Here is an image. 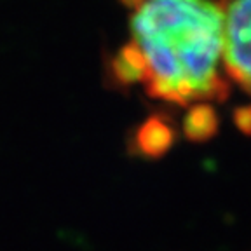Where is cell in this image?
<instances>
[{"label": "cell", "instance_id": "1", "mask_svg": "<svg viewBox=\"0 0 251 251\" xmlns=\"http://www.w3.org/2000/svg\"><path fill=\"white\" fill-rule=\"evenodd\" d=\"M147 93L176 105L225 100L224 11L209 0H143L131 20Z\"/></svg>", "mask_w": 251, "mask_h": 251}, {"label": "cell", "instance_id": "2", "mask_svg": "<svg viewBox=\"0 0 251 251\" xmlns=\"http://www.w3.org/2000/svg\"><path fill=\"white\" fill-rule=\"evenodd\" d=\"M224 67L251 93V0H232L224 14Z\"/></svg>", "mask_w": 251, "mask_h": 251}, {"label": "cell", "instance_id": "3", "mask_svg": "<svg viewBox=\"0 0 251 251\" xmlns=\"http://www.w3.org/2000/svg\"><path fill=\"white\" fill-rule=\"evenodd\" d=\"M173 143V129L166 121L159 117H150L140 126L136 133V145L140 153L155 157L164 153Z\"/></svg>", "mask_w": 251, "mask_h": 251}, {"label": "cell", "instance_id": "4", "mask_svg": "<svg viewBox=\"0 0 251 251\" xmlns=\"http://www.w3.org/2000/svg\"><path fill=\"white\" fill-rule=\"evenodd\" d=\"M112 77L115 82L131 86L145 80V61L133 42L126 44L112 59Z\"/></svg>", "mask_w": 251, "mask_h": 251}, {"label": "cell", "instance_id": "5", "mask_svg": "<svg viewBox=\"0 0 251 251\" xmlns=\"http://www.w3.org/2000/svg\"><path fill=\"white\" fill-rule=\"evenodd\" d=\"M218 127V119L208 105H197L185 117L183 129L190 140H208Z\"/></svg>", "mask_w": 251, "mask_h": 251}, {"label": "cell", "instance_id": "6", "mask_svg": "<svg viewBox=\"0 0 251 251\" xmlns=\"http://www.w3.org/2000/svg\"><path fill=\"white\" fill-rule=\"evenodd\" d=\"M235 122L241 129L246 131L248 134H251V106L250 108H241L235 114Z\"/></svg>", "mask_w": 251, "mask_h": 251}, {"label": "cell", "instance_id": "7", "mask_svg": "<svg viewBox=\"0 0 251 251\" xmlns=\"http://www.w3.org/2000/svg\"><path fill=\"white\" fill-rule=\"evenodd\" d=\"M122 2H124V4L127 5V7H134V9H136L138 5H140L141 2H143V0H122Z\"/></svg>", "mask_w": 251, "mask_h": 251}]
</instances>
